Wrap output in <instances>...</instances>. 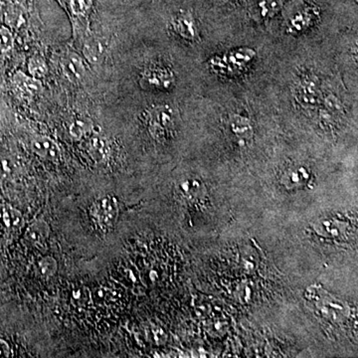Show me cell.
Instances as JSON below:
<instances>
[{
    "label": "cell",
    "mask_w": 358,
    "mask_h": 358,
    "mask_svg": "<svg viewBox=\"0 0 358 358\" xmlns=\"http://www.w3.org/2000/svg\"><path fill=\"white\" fill-rule=\"evenodd\" d=\"M119 214V206L114 196L102 197L92 205L90 215L99 228L108 230L115 225Z\"/></svg>",
    "instance_id": "obj_1"
},
{
    "label": "cell",
    "mask_w": 358,
    "mask_h": 358,
    "mask_svg": "<svg viewBox=\"0 0 358 358\" xmlns=\"http://www.w3.org/2000/svg\"><path fill=\"white\" fill-rule=\"evenodd\" d=\"M296 102L303 109L313 110L319 107L320 103V90L319 83L313 78H305L296 85L294 91Z\"/></svg>",
    "instance_id": "obj_2"
},
{
    "label": "cell",
    "mask_w": 358,
    "mask_h": 358,
    "mask_svg": "<svg viewBox=\"0 0 358 358\" xmlns=\"http://www.w3.org/2000/svg\"><path fill=\"white\" fill-rule=\"evenodd\" d=\"M173 112L171 108L159 107L150 114V128L152 134L162 138L167 131L173 128Z\"/></svg>",
    "instance_id": "obj_3"
},
{
    "label": "cell",
    "mask_w": 358,
    "mask_h": 358,
    "mask_svg": "<svg viewBox=\"0 0 358 358\" xmlns=\"http://www.w3.org/2000/svg\"><path fill=\"white\" fill-rule=\"evenodd\" d=\"M32 150L41 159L58 160L61 157L60 148L52 138L47 136H38L32 141Z\"/></svg>",
    "instance_id": "obj_4"
},
{
    "label": "cell",
    "mask_w": 358,
    "mask_h": 358,
    "mask_svg": "<svg viewBox=\"0 0 358 358\" xmlns=\"http://www.w3.org/2000/svg\"><path fill=\"white\" fill-rule=\"evenodd\" d=\"M63 74L70 82H78L84 77L85 66L82 58L76 53H68L61 61Z\"/></svg>",
    "instance_id": "obj_5"
},
{
    "label": "cell",
    "mask_w": 358,
    "mask_h": 358,
    "mask_svg": "<svg viewBox=\"0 0 358 358\" xmlns=\"http://www.w3.org/2000/svg\"><path fill=\"white\" fill-rule=\"evenodd\" d=\"M230 129L233 136L241 145H245L253 138V127L251 122L242 115H234L231 119Z\"/></svg>",
    "instance_id": "obj_6"
},
{
    "label": "cell",
    "mask_w": 358,
    "mask_h": 358,
    "mask_svg": "<svg viewBox=\"0 0 358 358\" xmlns=\"http://www.w3.org/2000/svg\"><path fill=\"white\" fill-rule=\"evenodd\" d=\"M13 83L16 88L26 96L36 95L42 88L40 80L32 76H27L22 72H17L14 75Z\"/></svg>",
    "instance_id": "obj_7"
},
{
    "label": "cell",
    "mask_w": 358,
    "mask_h": 358,
    "mask_svg": "<svg viewBox=\"0 0 358 358\" xmlns=\"http://www.w3.org/2000/svg\"><path fill=\"white\" fill-rule=\"evenodd\" d=\"M143 81L154 88H167L173 83V75L162 68H152L145 73Z\"/></svg>",
    "instance_id": "obj_8"
},
{
    "label": "cell",
    "mask_w": 358,
    "mask_h": 358,
    "mask_svg": "<svg viewBox=\"0 0 358 358\" xmlns=\"http://www.w3.org/2000/svg\"><path fill=\"white\" fill-rule=\"evenodd\" d=\"M174 27L183 38L192 40L196 35V23L190 14L178 15L174 20Z\"/></svg>",
    "instance_id": "obj_9"
},
{
    "label": "cell",
    "mask_w": 358,
    "mask_h": 358,
    "mask_svg": "<svg viewBox=\"0 0 358 358\" xmlns=\"http://www.w3.org/2000/svg\"><path fill=\"white\" fill-rule=\"evenodd\" d=\"M50 234V227L42 219L34 221L26 231L25 237L32 244H40Z\"/></svg>",
    "instance_id": "obj_10"
},
{
    "label": "cell",
    "mask_w": 358,
    "mask_h": 358,
    "mask_svg": "<svg viewBox=\"0 0 358 358\" xmlns=\"http://www.w3.org/2000/svg\"><path fill=\"white\" fill-rule=\"evenodd\" d=\"M179 188H180V192L183 193L186 199H196L203 192L204 186L199 179L186 178L181 181Z\"/></svg>",
    "instance_id": "obj_11"
},
{
    "label": "cell",
    "mask_w": 358,
    "mask_h": 358,
    "mask_svg": "<svg viewBox=\"0 0 358 358\" xmlns=\"http://www.w3.org/2000/svg\"><path fill=\"white\" fill-rule=\"evenodd\" d=\"M0 215H1L2 222L7 228H10V229L20 227L21 223H22V216H21L20 212L13 208V207H3L1 212H0Z\"/></svg>",
    "instance_id": "obj_12"
},
{
    "label": "cell",
    "mask_w": 358,
    "mask_h": 358,
    "mask_svg": "<svg viewBox=\"0 0 358 358\" xmlns=\"http://www.w3.org/2000/svg\"><path fill=\"white\" fill-rule=\"evenodd\" d=\"M103 44L99 42L98 40H91L87 42L84 47V54L90 62L96 64L103 57Z\"/></svg>",
    "instance_id": "obj_13"
},
{
    "label": "cell",
    "mask_w": 358,
    "mask_h": 358,
    "mask_svg": "<svg viewBox=\"0 0 358 358\" xmlns=\"http://www.w3.org/2000/svg\"><path fill=\"white\" fill-rule=\"evenodd\" d=\"M28 71H29L30 75L32 77L40 80L46 76L48 67H47L46 62H45L43 58L39 57V56H34L28 62Z\"/></svg>",
    "instance_id": "obj_14"
},
{
    "label": "cell",
    "mask_w": 358,
    "mask_h": 358,
    "mask_svg": "<svg viewBox=\"0 0 358 358\" xmlns=\"http://www.w3.org/2000/svg\"><path fill=\"white\" fill-rule=\"evenodd\" d=\"M91 122L79 119L75 120V121L71 124L69 131L73 138L79 140V138H84L85 136H87V134L90 133V131H91Z\"/></svg>",
    "instance_id": "obj_15"
},
{
    "label": "cell",
    "mask_w": 358,
    "mask_h": 358,
    "mask_svg": "<svg viewBox=\"0 0 358 358\" xmlns=\"http://www.w3.org/2000/svg\"><path fill=\"white\" fill-rule=\"evenodd\" d=\"M90 152L96 160L105 159L108 154V148L105 141L101 138H94L90 145Z\"/></svg>",
    "instance_id": "obj_16"
},
{
    "label": "cell",
    "mask_w": 358,
    "mask_h": 358,
    "mask_svg": "<svg viewBox=\"0 0 358 358\" xmlns=\"http://www.w3.org/2000/svg\"><path fill=\"white\" fill-rule=\"evenodd\" d=\"M38 270L40 274L43 277H52L57 271V262L55 259L50 256L43 257L38 263Z\"/></svg>",
    "instance_id": "obj_17"
},
{
    "label": "cell",
    "mask_w": 358,
    "mask_h": 358,
    "mask_svg": "<svg viewBox=\"0 0 358 358\" xmlns=\"http://www.w3.org/2000/svg\"><path fill=\"white\" fill-rule=\"evenodd\" d=\"M13 45L14 37L10 30L6 27H0V55L10 51Z\"/></svg>",
    "instance_id": "obj_18"
},
{
    "label": "cell",
    "mask_w": 358,
    "mask_h": 358,
    "mask_svg": "<svg viewBox=\"0 0 358 358\" xmlns=\"http://www.w3.org/2000/svg\"><path fill=\"white\" fill-rule=\"evenodd\" d=\"M92 0H70V7L76 15H85L92 8Z\"/></svg>",
    "instance_id": "obj_19"
},
{
    "label": "cell",
    "mask_w": 358,
    "mask_h": 358,
    "mask_svg": "<svg viewBox=\"0 0 358 358\" xmlns=\"http://www.w3.org/2000/svg\"><path fill=\"white\" fill-rule=\"evenodd\" d=\"M310 14L308 11H301V13L294 16L293 21H292V25L296 30H301V28L305 27L303 25H306V23L308 24V21L310 20Z\"/></svg>",
    "instance_id": "obj_20"
},
{
    "label": "cell",
    "mask_w": 358,
    "mask_h": 358,
    "mask_svg": "<svg viewBox=\"0 0 358 358\" xmlns=\"http://www.w3.org/2000/svg\"><path fill=\"white\" fill-rule=\"evenodd\" d=\"M287 178H289L288 180L292 183H301V181L308 178V174H306L303 169H296V171H289L287 174Z\"/></svg>",
    "instance_id": "obj_21"
},
{
    "label": "cell",
    "mask_w": 358,
    "mask_h": 358,
    "mask_svg": "<svg viewBox=\"0 0 358 358\" xmlns=\"http://www.w3.org/2000/svg\"><path fill=\"white\" fill-rule=\"evenodd\" d=\"M10 355V345L4 339L0 338V357H9Z\"/></svg>",
    "instance_id": "obj_22"
}]
</instances>
